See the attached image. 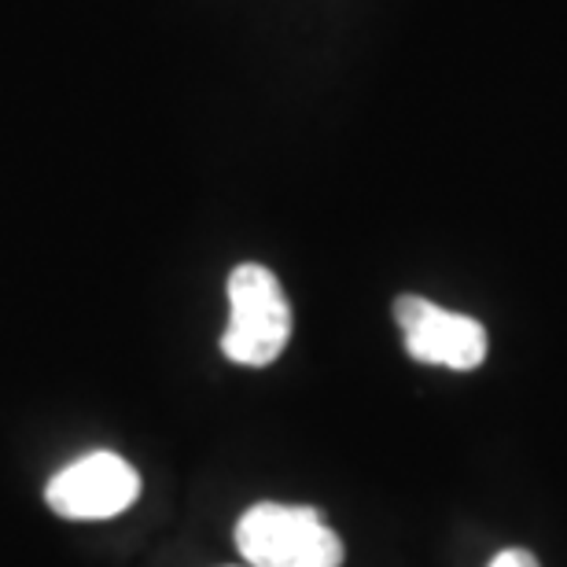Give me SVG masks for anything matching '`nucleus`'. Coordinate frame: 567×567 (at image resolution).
<instances>
[{"mask_svg": "<svg viewBox=\"0 0 567 567\" xmlns=\"http://www.w3.org/2000/svg\"><path fill=\"white\" fill-rule=\"evenodd\" d=\"M236 549L251 567H343V542L310 505H251L236 524Z\"/></svg>", "mask_w": 567, "mask_h": 567, "instance_id": "f257e3e1", "label": "nucleus"}, {"mask_svg": "<svg viewBox=\"0 0 567 567\" xmlns=\"http://www.w3.org/2000/svg\"><path fill=\"white\" fill-rule=\"evenodd\" d=\"M291 339V306L274 269L244 262L229 274V324L221 354L247 369H266Z\"/></svg>", "mask_w": 567, "mask_h": 567, "instance_id": "f03ea898", "label": "nucleus"}, {"mask_svg": "<svg viewBox=\"0 0 567 567\" xmlns=\"http://www.w3.org/2000/svg\"><path fill=\"white\" fill-rule=\"evenodd\" d=\"M141 497L137 468L111 450H96L55 472L44 486V502L63 519H111Z\"/></svg>", "mask_w": 567, "mask_h": 567, "instance_id": "7ed1b4c3", "label": "nucleus"}, {"mask_svg": "<svg viewBox=\"0 0 567 567\" xmlns=\"http://www.w3.org/2000/svg\"><path fill=\"white\" fill-rule=\"evenodd\" d=\"M394 321L410 358L424 365L472 372L486 361V328L468 313L442 310L424 295H402L394 302Z\"/></svg>", "mask_w": 567, "mask_h": 567, "instance_id": "20e7f679", "label": "nucleus"}, {"mask_svg": "<svg viewBox=\"0 0 567 567\" xmlns=\"http://www.w3.org/2000/svg\"><path fill=\"white\" fill-rule=\"evenodd\" d=\"M491 567H542V564L535 553H527V549H505L491 560Z\"/></svg>", "mask_w": 567, "mask_h": 567, "instance_id": "39448f33", "label": "nucleus"}]
</instances>
